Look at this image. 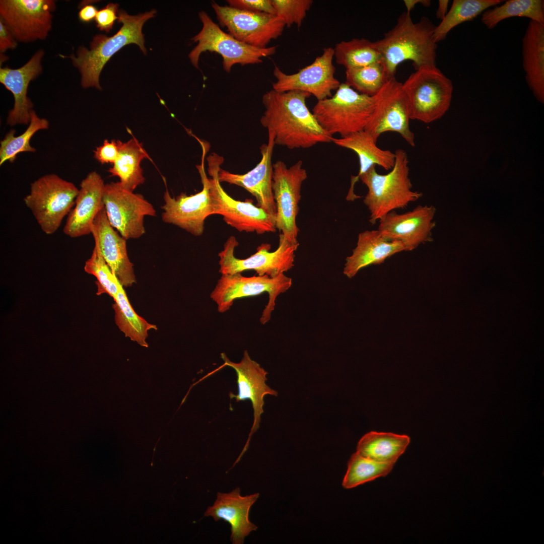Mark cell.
Segmentation results:
<instances>
[{"instance_id": "obj_1", "label": "cell", "mask_w": 544, "mask_h": 544, "mask_svg": "<svg viewBox=\"0 0 544 544\" xmlns=\"http://www.w3.org/2000/svg\"><path fill=\"white\" fill-rule=\"evenodd\" d=\"M310 96L303 91L273 89L263 95L265 110L260 122L274 132L275 145L290 149H306L332 142V136L321 127L307 106Z\"/></svg>"}, {"instance_id": "obj_2", "label": "cell", "mask_w": 544, "mask_h": 544, "mask_svg": "<svg viewBox=\"0 0 544 544\" xmlns=\"http://www.w3.org/2000/svg\"><path fill=\"white\" fill-rule=\"evenodd\" d=\"M435 26L427 17L414 23L407 12L401 14L392 29L373 42L381 55L385 81L395 78L399 64L409 60L416 70L436 65L437 43L433 39Z\"/></svg>"}, {"instance_id": "obj_3", "label": "cell", "mask_w": 544, "mask_h": 544, "mask_svg": "<svg viewBox=\"0 0 544 544\" xmlns=\"http://www.w3.org/2000/svg\"><path fill=\"white\" fill-rule=\"evenodd\" d=\"M156 10L129 15L124 10L118 12V22L122 25L112 36L99 34L94 37L89 49L79 46L76 54L60 55L70 58L81 75V85L84 88L95 87L101 89L99 83L100 73L106 62L123 46L131 43L138 45L147 54L142 28L145 23L155 17Z\"/></svg>"}, {"instance_id": "obj_4", "label": "cell", "mask_w": 544, "mask_h": 544, "mask_svg": "<svg viewBox=\"0 0 544 544\" xmlns=\"http://www.w3.org/2000/svg\"><path fill=\"white\" fill-rule=\"evenodd\" d=\"M394 154V164L389 173L379 174L374 166L359 177L368 188L363 202L369 210V222L372 225L388 213L405 208L423 196L422 192L412 190L406 152L397 149Z\"/></svg>"}, {"instance_id": "obj_5", "label": "cell", "mask_w": 544, "mask_h": 544, "mask_svg": "<svg viewBox=\"0 0 544 544\" xmlns=\"http://www.w3.org/2000/svg\"><path fill=\"white\" fill-rule=\"evenodd\" d=\"M374 106V96L359 93L345 82L333 95L318 101L312 113L327 133L343 138L364 130Z\"/></svg>"}, {"instance_id": "obj_6", "label": "cell", "mask_w": 544, "mask_h": 544, "mask_svg": "<svg viewBox=\"0 0 544 544\" xmlns=\"http://www.w3.org/2000/svg\"><path fill=\"white\" fill-rule=\"evenodd\" d=\"M402 88L411 119L429 123L441 118L450 107L452 83L436 65L416 70Z\"/></svg>"}, {"instance_id": "obj_7", "label": "cell", "mask_w": 544, "mask_h": 544, "mask_svg": "<svg viewBox=\"0 0 544 544\" xmlns=\"http://www.w3.org/2000/svg\"><path fill=\"white\" fill-rule=\"evenodd\" d=\"M209 184L213 214L223 216L224 221L240 232L262 234L276 231L275 219L262 209L255 206L251 199L236 200L223 189L219 179V172L224 158L212 153L206 158Z\"/></svg>"}, {"instance_id": "obj_8", "label": "cell", "mask_w": 544, "mask_h": 544, "mask_svg": "<svg viewBox=\"0 0 544 544\" xmlns=\"http://www.w3.org/2000/svg\"><path fill=\"white\" fill-rule=\"evenodd\" d=\"M198 16L202 27L191 38L197 44L188 54L190 62L196 69H198L201 54L207 51L216 52L222 56L223 69L227 73H230L236 64L244 66L262 63V58L271 56L276 52L277 46L258 48L239 41L224 32L203 11L199 13Z\"/></svg>"}, {"instance_id": "obj_9", "label": "cell", "mask_w": 544, "mask_h": 544, "mask_svg": "<svg viewBox=\"0 0 544 544\" xmlns=\"http://www.w3.org/2000/svg\"><path fill=\"white\" fill-rule=\"evenodd\" d=\"M79 192L72 182L54 174L43 176L31 183L24 198L41 229L46 234L55 233L69 214Z\"/></svg>"}, {"instance_id": "obj_10", "label": "cell", "mask_w": 544, "mask_h": 544, "mask_svg": "<svg viewBox=\"0 0 544 544\" xmlns=\"http://www.w3.org/2000/svg\"><path fill=\"white\" fill-rule=\"evenodd\" d=\"M292 284V279L284 274L274 278L266 275L246 277L241 273L222 275L210 297L217 304L218 311L224 313L230 309L235 299L267 292L268 301L260 318V323L264 324L270 319L277 297Z\"/></svg>"}, {"instance_id": "obj_11", "label": "cell", "mask_w": 544, "mask_h": 544, "mask_svg": "<svg viewBox=\"0 0 544 544\" xmlns=\"http://www.w3.org/2000/svg\"><path fill=\"white\" fill-rule=\"evenodd\" d=\"M299 245V243H290L281 233L279 246L275 251H269L270 245L263 243L250 256L245 259H239L234 255L238 242L234 236H231L224 243L223 249L218 254L219 272L222 275H225L254 270L258 276L277 277L294 266L295 252Z\"/></svg>"}, {"instance_id": "obj_12", "label": "cell", "mask_w": 544, "mask_h": 544, "mask_svg": "<svg viewBox=\"0 0 544 544\" xmlns=\"http://www.w3.org/2000/svg\"><path fill=\"white\" fill-rule=\"evenodd\" d=\"M196 139L202 149L201 163L196 165L202 185V190L190 195L181 193L175 198L172 197L166 189L164 194L165 203L162 207L164 212L162 219L165 223L176 225L198 236L203 232L206 219L214 214L209 177L205 168L208 144L198 138Z\"/></svg>"}, {"instance_id": "obj_13", "label": "cell", "mask_w": 544, "mask_h": 544, "mask_svg": "<svg viewBox=\"0 0 544 544\" xmlns=\"http://www.w3.org/2000/svg\"><path fill=\"white\" fill-rule=\"evenodd\" d=\"M272 188L276 206V227L291 243H298L299 229L296 217L299 213L301 189L307 173L299 160L290 167L282 161L273 165Z\"/></svg>"}, {"instance_id": "obj_14", "label": "cell", "mask_w": 544, "mask_h": 544, "mask_svg": "<svg viewBox=\"0 0 544 544\" xmlns=\"http://www.w3.org/2000/svg\"><path fill=\"white\" fill-rule=\"evenodd\" d=\"M217 19L228 33L244 43L265 48L274 39L282 35L284 23L274 14L251 12L229 6L211 3Z\"/></svg>"}, {"instance_id": "obj_15", "label": "cell", "mask_w": 544, "mask_h": 544, "mask_svg": "<svg viewBox=\"0 0 544 544\" xmlns=\"http://www.w3.org/2000/svg\"><path fill=\"white\" fill-rule=\"evenodd\" d=\"M374 97V108L364 130L377 141L383 133L397 132L415 147V134L410 129L411 118L402 83L395 78L390 79Z\"/></svg>"}, {"instance_id": "obj_16", "label": "cell", "mask_w": 544, "mask_h": 544, "mask_svg": "<svg viewBox=\"0 0 544 544\" xmlns=\"http://www.w3.org/2000/svg\"><path fill=\"white\" fill-rule=\"evenodd\" d=\"M103 203L109 223L126 240L144 234L145 216L156 214L153 205L141 194L125 189L119 182L105 185Z\"/></svg>"}, {"instance_id": "obj_17", "label": "cell", "mask_w": 544, "mask_h": 544, "mask_svg": "<svg viewBox=\"0 0 544 544\" xmlns=\"http://www.w3.org/2000/svg\"><path fill=\"white\" fill-rule=\"evenodd\" d=\"M334 49L328 47L310 64L297 73L287 74L275 66L273 74L276 81L273 83V90L278 92L300 91L309 93L318 101L330 97L332 92L340 85L335 78V68L333 64Z\"/></svg>"}, {"instance_id": "obj_18", "label": "cell", "mask_w": 544, "mask_h": 544, "mask_svg": "<svg viewBox=\"0 0 544 544\" xmlns=\"http://www.w3.org/2000/svg\"><path fill=\"white\" fill-rule=\"evenodd\" d=\"M55 8L52 0H1L0 16L16 40L29 42L47 37Z\"/></svg>"}, {"instance_id": "obj_19", "label": "cell", "mask_w": 544, "mask_h": 544, "mask_svg": "<svg viewBox=\"0 0 544 544\" xmlns=\"http://www.w3.org/2000/svg\"><path fill=\"white\" fill-rule=\"evenodd\" d=\"M221 358L224 361V365L234 369L237 374L238 393L236 395L230 392V399L235 398L236 402L249 399L253 410V423L243 449L235 462L236 463L247 450L252 435L259 427L261 415L263 413L264 396L269 394L277 396L278 392L266 384L267 372L250 358L247 350L244 351L243 357L239 363L231 361L224 353L221 354Z\"/></svg>"}, {"instance_id": "obj_20", "label": "cell", "mask_w": 544, "mask_h": 544, "mask_svg": "<svg viewBox=\"0 0 544 544\" xmlns=\"http://www.w3.org/2000/svg\"><path fill=\"white\" fill-rule=\"evenodd\" d=\"M436 209L433 206L419 205L414 210L403 214L392 211L379 221L378 230L389 240L403 243L407 251L433 240L432 230Z\"/></svg>"}, {"instance_id": "obj_21", "label": "cell", "mask_w": 544, "mask_h": 544, "mask_svg": "<svg viewBox=\"0 0 544 544\" xmlns=\"http://www.w3.org/2000/svg\"><path fill=\"white\" fill-rule=\"evenodd\" d=\"M267 130V143L260 148L261 158L254 168L243 174L231 173L221 168L218 176L221 183L237 185L247 190L255 197L257 206L275 219L277 211L272 188L271 160L275 145V134L272 130Z\"/></svg>"}, {"instance_id": "obj_22", "label": "cell", "mask_w": 544, "mask_h": 544, "mask_svg": "<svg viewBox=\"0 0 544 544\" xmlns=\"http://www.w3.org/2000/svg\"><path fill=\"white\" fill-rule=\"evenodd\" d=\"M91 234L103 258L122 286L128 287L135 283L133 264L127 252L126 239L110 225L104 207L93 221Z\"/></svg>"}, {"instance_id": "obj_23", "label": "cell", "mask_w": 544, "mask_h": 544, "mask_svg": "<svg viewBox=\"0 0 544 544\" xmlns=\"http://www.w3.org/2000/svg\"><path fill=\"white\" fill-rule=\"evenodd\" d=\"M236 488L231 492H218L212 506L208 507L205 516L213 517L215 521L223 519L231 526L230 540L233 544H243L245 538L257 526L249 520L251 506L259 497V493L242 496Z\"/></svg>"}, {"instance_id": "obj_24", "label": "cell", "mask_w": 544, "mask_h": 544, "mask_svg": "<svg viewBox=\"0 0 544 544\" xmlns=\"http://www.w3.org/2000/svg\"><path fill=\"white\" fill-rule=\"evenodd\" d=\"M105 185L101 176L95 171L89 173L81 181L75 207L69 213L63 228L66 235L77 238L91 233L93 221L104 207Z\"/></svg>"}, {"instance_id": "obj_25", "label": "cell", "mask_w": 544, "mask_h": 544, "mask_svg": "<svg viewBox=\"0 0 544 544\" xmlns=\"http://www.w3.org/2000/svg\"><path fill=\"white\" fill-rule=\"evenodd\" d=\"M43 55V50H39L19 69H0V82L12 92L14 98V107L7 120L10 125L29 123L33 104L27 96L28 88L30 82L42 72L41 62Z\"/></svg>"}, {"instance_id": "obj_26", "label": "cell", "mask_w": 544, "mask_h": 544, "mask_svg": "<svg viewBox=\"0 0 544 544\" xmlns=\"http://www.w3.org/2000/svg\"><path fill=\"white\" fill-rule=\"evenodd\" d=\"M407 251L400 241L384 238L378 230H366L359 234L356 247L346 259L343 273L353 278L363 268L371 264H380L398 252Z\"/></svg>"}, {"instance_id": "obj_27", "label": "cell", "mask_w": 544, "mask_h": 544, "mask_svg": "<svg viewBox=\"0 0 544 544\" xmlns=\"http://www.w3.org/2000/svg\"><path fill=\"white\" fill-rule=\"evenodd\" d=\"M337 146L350 149L358 155L360 169L356 176H352L351 185L346 196L348 201H353L360 197L354 192V186L359 177L372 167L378 165L386 170L391 169L395 162V154L383 150L377 146V140L368 131L363 130L343 138H333Z\"/></svg>"}, {"instance_id": "obj_28", "label": "cell", "mask_w": 544, "mask_h": 544, "mask_svg": "<svg viewBox=\"0 0 544 544\" xmlns=\"http://www.w3.org/2000/svg\"><path fill=\"white\" fill-rule=\"evenodd\" d=\"M525 80L534 96L544 102V24L530 20L522 39Z\"/></svg>"}, {"instance_id": "obj_29", "label": "cell", "mask_w": 544, "mask_h": 544, "mask_svg": "<svg viewBox=\"0 0 544 544\" xmlns=\"http://www.w3.org/2000/svg\"><path fill=\"white\" fill-rule=\"evenodd\" d=\"M119 155L108 172L111 176H117L119 183L125 189L133 191L145 182L141 161L150 159L143 145L133 137L127 142L117 140Z\"/></svg>"}, {"instance_id": "obj_30", "label": "cell", "mask_w": 544, "mask_h": 544, "mask_svg": "<svg viewBox=\"0 0 544 544\" xmlns=\"http://www.w3.org/2000/svg\"><path fill=\"white\" fill-rule=\"evenodd\" d=\"M410 442L407 435L372 431L360 439L357 452L375 461L394 464Z\"/></svg>"}, {"instance_id": "obj_31", "label": "cell", "mask_w": 544, "mask_h": 544, "mask_svg": "<svg viewBox=\"0 0 544 544\" xmlns=\"http://www.w3.org/2000/svg\"><path fill=\"white\" fill-rule=\"evenodd\" d=\"M113 308L115 312V321L125 336L136 342L142 347H148L146 338L149 330L157 329L156 325L149 323L138 315L131 307L126 293L121 286L115 298Z\"/></svg>"}, {"instance_id": "obj_32", "label": "cell", "mask_w": 544, "mask_h": 544, "mask_svg": "<svg viewBox=\"0 0 544 544\" xmlns=\"http://www.w3.org/2000/svg\"><path fill=\"white\" fill-rule=\"evenodd\" d=\"M513 17H522L544 24L543 0H509L501 6L485 11L482 23L488 29L494 28L501 21Z\"/></svg>"}, {"instance_id": "obj_33", "label": "cell", "mask_w": 544, "mask_h": 544, "mask_svg": "<svg viewBox=\"0 0 544 544\" xmlns=\"http://www.w3.org/2000/svg\"><path fill=\"white\" fill-rule=\"evenodd\" d=\"M501 0H454L451 7L439 25L435 27L433 39L437 43L444 40L448 33L457 25L473 20L491 7L501 3Z\"/></svg>"}, {"instance_id": "obj_34", "label": "cell", "mask_w": 544, "mask_h": 544, "mask_svg": "<svg viewBox=\"0 0 544 544\" xmlns=\"http://www.w3.org/2000/svg\"><path fill=\"white\" fill-rule=\"evenodd\" d=\"M334 57L337 64L346 69L381 63V55L373 42L365 38H354L335 44Z\"/></svg>"}, {"instance_id": "obj_35", "label": "cell", "mask_w": 544, "mask_h": 544, "mask_svg": "<svg viewBox=\"0 0 544 544\" xmlns=\"http://www.w3.org/2000/svg\"><path fill=\"white\" fill-rule=\"evenodd\" d=\"M49 122L37 116L34 110L30 112V120L26 130L15 136V130L11 129L1 142L0 165L6 161L13 162L17 155L22 152H35L36 149L30 145V141L38 130L48 128Z\"/></svg>"}, {"instance_id": "obj_36", "label": "cell", "mask_w": 544, "mask_h": 544, "mask_svg": "<svg viewBox=\"0 0 544 544\" xmlns=\"http://www.w3.org/2000/svg\"><path fill=\"white\" fill-rule=\"evenodd\" d=\"M394 464L375 461L356 452L349 460L343 486L346 489H351L377 478L385 477L391 471Z\"/></svg>"}, {"instance_id": "obj_37", "label": "cell", "mask_w": 544, "mask_h": 544, "mask_svg": "<svg viewBox=\"0 0 544 544\" xmlns=\"http://www.w3.org/2000/svg\"><path fill=\"white\" fill-rule=\"evenodd\" d=\"M386 82L380 62L346 71L345 83L359 93L367 96H375Z\"/></svg>"}, {"instance_id": "obj_38", "label": "cell", "mask_w": 544, "mask_h": 544, "mask_svg": "<svg viewBox=\"0 0 544 544\" xmlns=\"http://www.w3.org/2000/svg\"><path fill=\"white\" fill-rule=\"evenodd\" d=\"M84 270L97 279V295L107 294L115 298L122 285L104 260L96 242L91 257L85 262Z\"/></svg>"}, {"instance_id": "obj_39", "label": "cell", "mask_w": 544, "mask_h": 544, "mask_svg": "<svg viewBox=\"0 0 544 544\" xmlns=\"http://www.w3.org/2000/svg\"><path fill=\"white\" fill-rule=\"evenodd\" d=\"M271 3L275 15L285 26L290 27L295 24L300 27L313 2L312 0H271Z\"/></svg>"}, {"instance_id": "obj_40", "label": "cell", "mask_w": 544, "mask_h": 544, "mask_svg": "<svg viewBox=\"0 0 544 544\" xmlns=\"http://www.w3.org/2000/svg\"><path fill=\"white\" fill-rule=\"evenodd\" d=\"M228 6L241 10L275 15L271 0H227Z\"/></svg>"}, {"instance_id": "obj_41", "label": "cell", "mask_w": 544, "mask_h": 544, "mask_svg": "<svg viewBox=\"0 0 544 544\" xmlns=\"http://www.w3.org/2000/svg\"><path fill=\"white\" fill-rule=\"evenodd\" d=\"M118 7L117 4L109 3L105 8L98 11L95 20L98 29L106 33H108L112 29L114 21L118 18L116 16L118 12Z\"/></svg>"}, {"instance_id": "obj_42", "label": "cell", "mask_w": 544, "mask_h": 544, "mask_svg": "<svg viewBox=\"0 0 544 544\" xmlns=\"http://www.w3.org/2000/svg\"><path fill=\"white\" fill-rule=\"evenodd\" d=\"M119 149L117 140H104L102 145L94 151L95 158L100 163H114L118 158Z\"/></svg>"}, {"instance_id": "obj_43", "label": "cell", "mask_w": 544, "mask_h": 544, "mask_svg": "<svg viewBox=\"0 0 544 544\" xmlns=\"http://www.w3.org/2000/svg\"><path fill=\"white\" fill-rule=\"evenodd\" d=\"M17 46L16 39L4 21L0 18V51L3 53Z\"/></svg>"}, {"instance_id": "obj_44", "label": "cell", "mask_w": 544, "mask_h": 544, "mask_svg": "<svg viewBox=\"0 0 544 544\" xmlns=\"http://www.w3.org/2000/svg\"><path fill=\"white\" fill-rule=\"evenodd\" d=\"M95 7L91 5H87L82 7L79 13V19L84 22H89L95 18L97 14Z\"/></svg>"}, {"instance_id": "obj_45", "label": "cell", "mask_w": 544, "mask_h": 544, "mask_svg": "<svg viewBox=\"0 0 544 544\" xmlns=\"http://www.w3.org/2000/svg\"><path fill=\"white\" fill-rule=\"evenodd\" d=\"M448 4L449 1L448 0L439 1V6L436 12L437 19H441L442 21L444 18L447 13Z\"/></svg>"}, {"instance_id": "obj_46", "label": "cell", "mask_w": 544, "mask_h": 544, "mask_svg": "<svg viewBox=\"0 0 544 544\" xmlns=\"http://www.w3.org/2000/svg\"><path fill=\"white\" fill-rule=\"evenodd\" d=\"M403 3L408 13H410L418 4H421L425 7H429L431 4L429 0H404Z\"/></svg>"}]
</instances>
